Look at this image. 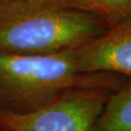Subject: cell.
<instances>
[{"label": "cell", "instance_id": "cell-7", "mask_svg": "<svg viewBox=\"0 0 131 131\" xmlns=\"http://www.w3.org/2000/svg\"><path fill=\"white\" fill-rule=\"evenodd\" d=\"M2 113H3V111H2V109H1V106H0V116L2 115ZM1 129V128H0Z\"/></svg>", "mask_w": 131, "mask_h": 131}, {"label": "cell", "instance_id": "cell-2", "mask_svg": "<svg viewBox=\"0 0 131 131\" xmlns=\"http://www.w3.org/2000/svg\"><path fill=\"white\" fill-rule=\"evenodd\" d=\"M101 18L58 0L0 1V52L45 54L72 50L107 30Z\"/></svg>", "mask_w": 131, "mask_h": 131}, {"label": "cell", "instance_id": "cell-1", "mask_svg": "<svg viewBox=\"0 0 131 131\" xmlns=\"http://www.w3.org/2000/svg\"><path fill=\"white\" fill-rule=\"evenodd\" d=\"M126 82L110 72H80L75 49L45 54L0 52V106L5 113L31 112L70 89L116 90Z\"/></svg>", "mask_w": 131, "mask_h": 131}, {"label": "cell", "instance_id": "cell-3", "mask_svg": "<svg viewBox=\"0 0 131 131\" xmlns=\"http://www.w3.org/2000/svg\"><path fill=\"white\" fill-rule=\"evenodd\" d=\"M113 91L103 89H70L31 112H3L0 128L6 131H93Z\"/></svg>", "mask_w": 131, "mask_h": 131}, {"label": "cell", "instance_id": "cell-5", "mask_svg": "<svg viewBox=\"0 0 131 131\" xmlns=\"http://www.w3.org/2000/svg\"><path fill=\"white\" fill-rule=\"evenodd\" d=\"M93 131H131V81L110 94Z\"/></svg>", "mask_w": 131, "mask_h": 131}, {"label": "cell", "instance_id": "cell-8", "mask_svg": "<svg viewBox=\"0 0 131 131\" xmlns=\"http://www.w3.org/2000/svg\"><path fill=\"white\" fill-rule=\"evenodd\" d=\"M0 1H2V0H0Z\"/></svg>", "mask_w": 131, "mask_h": 131}, {"label": "cell", "instance_id": "cell-4", "mask_svg": "<svg viewBox=\"0 0 131 131\" xmlns=\"http://www.w3.org/2000/svg\"><path fill=\"white\" fill-rule=\"evenodd\" d=\"M82 73L110 72L131 81V17L76 48Z\"/></svg>", "mask_w": 131, "mask_h": 131}, {"label": "cell", "instance_id": "cell-6", "mask_svg": "<svg viewBox=\"0 0 131 131\" xmlns=\"http://www.w3.org/2000/svg\"><path fill=\"white\" fill-rule=\"evenodd\" d=\"M61 4L98 16L114 26L131 17V0H58Z\"/></svg>", "mask_w": 131, "mask_h": 131}]
</instances>
